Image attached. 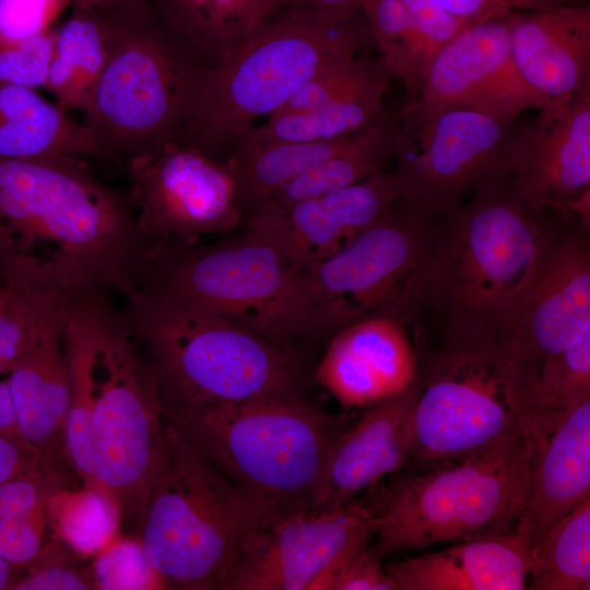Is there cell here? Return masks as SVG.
Returning a JSON list of instances; mask_svg holds the SVG:
<instances>
[{"label": "cell", "instance_id": "4fadbf2b", "mask_svg": "<svg viewBox=\"0 0 590 590\" xmlns=\"http://www.w3.org/2000/svg\"><path fill=\"white\" fill-rule=\"evenodd\" d=\"M393 174L400 196L444 217L484 182L507 174L517 119L410 101L397 113Z\"/></svg>", "mask_w": 590, "mask_h": 590}, {"label": "cell", "instance_id": "836d02e7", "mask_svg": "<svg viewBox=\"0 0 590 590\" xmlns=\"http://www.w3.org/2000/svg\"><path fill=\"white\" fill-rule=\"evenodd\" d=\"M527 589H590V497L530 550Z\"/></svg>", "mask_w": 590, "mask_h": 590}, {"label": "cell", "instance_id": "d4e9b609", "mask_svg": "<svg viewBox=\"0 0 590 590\" xmlns=\"http://www.w3.org/2000/svg\"><path fill=\"white\" fill-rule=\"evenodd\" d=\"M529 568L530 551L516 532L385 565L398 590H523Z\"/></svg>", "mask_w": 590, "mask_h": 590}, {"label": "cell", "instance_id": "bcb514c9", "mask_svg": "<svg viewBox=\"0 0 590 590\" xmlns=\"http://www.w3.org/2000/svg\"><path fill=\"white\" fill-rule=\"evenodd\" d=\"M465 25L479 23L510 12L507 0H435Z\"/></svg>", "mask_w": 590, "mask_h": 590}, {"label": "cell", "instance_id": "d590c367", "mask_svg": "<svg viewBox=\"0 0 590 590\" xmlns=\"http://www.w3.org/2000/svg\"><path fill=\"white\" fill-rule=\"evenodd\" d=\"M393 79L380 56L369 50L343 57L324 64L271 116L322 106L375 85L390 84Z\"/></svg>", "mask_w": 590, "mask_h": 590}, {"label": "cell", "instance_id": "ac0fdd59", "mask_svg": "<svg viewBox=\"0 0 590 590\" xmlns=\"http://www.w3.org/2000/svg\"><path fill=\"white\" fill-rule=\"evenodd\" d=\"M508 13L462 28L432 61L420 102L507 119L547 104L526 84L514 63Z\"/></svg>", "mask_w": 590, "mask_h": 590}, {"label": "cell", "instance_id": "83f0119b", "mask_svg": "<svg viewBox=\"0 0 590 590\" xmlns=\"http://www.w3.org/2000/svg\"><path fill=\"white\" fill-rule=\"evenodd\" d=\"M153 17L210 64L279 9L281 0H151Z\"/></svg>", "mask_w": 590, "mask_h": 590}, {"label": "cell", "instance_id": "e575fe53", "mask_svg": "<svg viewBox=\"0 0 590 590\" xmlns=\"http://www.w3.org/2000/svg\"><path fill=\"white\" fill-rule=\"evenodd\" d=\"M363 12L380 58L410 101H420L429 62L409 11L400 0H364Z\"/></svg>", "mask_w": 590, "mask_h": 590}, {"label": "cell", "instance_id": "74e56055", "mask_svg": "<svg viewBox=\"0 0 590 590\" xmlns=\"http://www.w3.org/2000/svg\"><path fill=\"white\" fill-rule=\"evenodd\" d=\"M56 40V27L22 39L0 37V82L36 90L45 87Z\"/></svg>", "mask_w": 590, "mask_h": 590}, {"label": "cell", "instance_id": "816d5d0a", "mask_svg": "<svg viewBox=\"0 0 590 590\" xmlns=\"http://www.w3.org/2000/svg\"><path fill=\"white\" fill-rule=\"evenodd\" d=\"M14 567L0 556V590L11 589L17 578L14 575Z\"/></svg>", "mask_w": 590, "mask_h": 590}, {"label": "cell", "instance_id": "7402d4cb", "mask_svg": "<svg viewBox=\"0 0 590 590\" xmlns=\"http://www.w3.org/2000/svg\"><path fill=\"white\" fill-rule=\"evenodd\" d=\"M63 300L46 312L31 351L8 373L19 434L42 468L60 475L71 385L63 339Z\"/></svg>", "mask_w": 590, "mask_h": 590}, {"label": "cell", "instance_id": "f35d334b", "mask_svg": "<svg viewBox=\"0 0 590 590\" xmlns=\"http://www.w3.org/2000/svg\"><path fill=\"white\" fill-rule=\"evenodd\" d=\"M76 556L63 543L51 539L27 566V574L17 577L13 590H86L94 589L90 568L83 569Z\"/></svg>", "mask_w": 590, "mask_h": 590}, {"label": "cell", "instance_id": "9c48e42d", "mask_svg": "<svg viewBox=\"0 0 590 590\" xmlns=\"http://www.w3.org/2000/svg\"><path fill=\"white\" fill-rule=\"evenodd\" d=\"M135 291L205 308L286 347L311 337L307 268L247 228L149 256Z\"/></svg>", "mask_w": 590, "mask_h": 590}, {"label": "cell", "instance_id": "9a60e30c", "mask_svg": "<svg viewBox=\"0 0 590 590\" xmlns=\"http://www.w3.org/2000/svg\"><path fill=\"white\" fill-rule=\"evenodd\" d=\"M590 333L589 229L547 213L518 307L498 342L533 389L542 364Z\"/></svg>", "mask_w": 590, "mask_h": 590}, {"label": "cell", "instance_id": "ee69618b", "mask_svg": "<svg viewBox=\"0 0 590 590\" xmlns=\"http://www.w3.org/2000/svg\"><path fill=\"white\" fill-rule=\"evenodd\" d=\"M413 19L423 39L429 66L437 54L465 25L435 0H400Z\"/></svg>", "mask_w": 590, "mask_h": 590}, {"label": "cell", "instance_id": "484cf974", "mask_svg": "<svg viewBox=\"0 0 590 590\" xmlns=\"http://www.w3.org/2000/svg\"><path fill=\"white\" fill-rule=\"evenodd\" d=\"M47 155L105 160L83 122L67 109L47 102L36 90L0 82V156Z\"/></svg>", "mask_w": 590, "mask_h": 590}, {"label": "cell", "instance_id": "8d00e7d4", "mask_svg": "<svg viewBox=\"0 0 590 590\" xmlns=\"http://www.w3.org/2000/svg\"><path fill=\"white\" fill-rule=\"evenodd\" d=\"M90 574L94 589H169L148 557L139 534L138 538L117 535L94 556Z\"/></svg>", "mask_w": 590, "mask_h": 590}, {"label": "cell", "instance_id": "30bf717a", "mask_svg": "<svg viewBox=\"0 0 590 590\" xmlns=\"http://www.w3.org/2000/svg\"><path fill=\"white\" fill-rule=\"evenodd\" d=\"M154 17L115 13L109 51L83 125L106 161L126 164L173 142L206 67Z\"/></svg>", "mask_w": 590, "mask_h": 590}, {"label": "cell", "instance_id": "7a4b0ae2", "mask_svg": "<svg viewBox=\"0 0 590 590\" xmlns=\"http://www.w3.org/2000/svg\"><path fill=\"white\" fill-rule=\"evenodd\" d=\"M206 66L173 142L216 160L261 116L281 108L324 64L375 46L365 14L283 7Z\"/></svg>", "mask_w": 590, "mask_h": 590}, {"label": "cell", "instance_id": "603a6c76", "mask_svg": "<svg viewBox=\"0 0 590 590\" xmlns=\"http://www.w3.org/2000/svg\"><path fill=\"white\" fill-rule=\"evenodd\" d=\"M529 445L528 488L515 532L530 551L590 497V400Z\"/></svg>", "mask_w": 590, "mask_h": 590}, {"label": "cell", "instance_id": "8992f818", "mask_svg": "<svg viewBox=\"0 0 590 590\" xmlns=\"http://www.w3.org/2000/svg\"><path fill=\"white\" fill-rule=\"evenodd\" d=\"M125 299L121 311L163 402L193 405L303 394L305 370L295 349L189 303L140 291Z\"/></svg>", "mask_w": 590, "mask_h": 590}, {"label": "cell", "instance_id": "d6a6232c", "mask_svg": "<svg viewBox=\"0 0 590 590\" xmlns=\"http://www.w3.org/2000/svg\"><path fill=\"white\" fill-rule=\"evenodd\" d=\"M46 515L52 538L80 558L94 557L122 523L118 503L96 483H83L80 489L58 487L48 497Z\"/></svg>", "mask_w": 590, "mask_h": 590}, {"label": "cell", "instance_id": "f1b7e54d", "mask_svg": "<svg viewBox=\"0 0 590 590\" xmlns=\"http://www.w3.org/2000/svg\"><path fill=\"white\" fill-rule=\"evenodd\" d=\"M353 134L327 141L274 142L234 149L225 164L243 223L246 225L263 213L281 188L334 155Z\"/></svg>", "mask_w": 590, "mask_h": 590}, {"label": "cell", "instance_id": "1f68e13d", "mask_svg": "<svg viewBox=\"0 0 590 590\" xmlns=\"http://www.w3.org/2000/svg\"><path fill=\"white\" fill-rule=\"evenodd\" d=\"M396 123V113H391L384 120L353 134L350 142L334 155L281 188L263 213L340 191L386 172L392 162Z\"/></svg>", "mask_w": 590, "mask_h": 590}, {"label": "cell", "instance_id": "52a82bcc", "mask_svg": "<svg viewBox=\"0 0 590 590\" xmlns=\"http://www.w3.org/2000/svg\"><path fill=\"white\" fill-rule=\"evenodd\" d=\"M417 394L404 468L422 472L461 461L524 428L532 382L495 339L446 333L417 361Z\"/></svg>", "mask_w": 590, "mask_h": 590}, {"label": "cell", "instance_id": "6da1fadb", "mask_svg": "<svg viewBox=\"0 0 590 590\" xmlns=\"http://www.w3.org/2000/svg\"><path fill=\"white\" fill-rule=\"evenodd\" d=\"M148 249L128 194L80 157L0 156L2 282L44 295L137 287Z\"/></svg>", "mask_w": 590, "mask_h": 590}, {"label": "cell", "instance_id": "db71d44e", "mask_svg": "<svg viewBox=\"0 0 590 590\" xmlns=\"http://www.w3.org/2000/svg\"><path fill=\"white\" fill-rule=\"evenodd\" d=\"M2 282L1 273H0V283Z\"/></svg>", "mask_w": 590, "mask_h": 590}, {"label": "cell", "instance_id": "e0dca14e", "mask_svg": "<svg viewBox=\"0 0 590 590\" xmlns=\"http://www.w3.org/2000/svg\"><path fill=\"white\" fill-rule=\"evenodd\" d=\"M506 166L529 206L569 220L573 203L590 189V91L551 101L534 119L516 122Z\"/></svg>", "mask_w": 590, "mask_h": 590}, {"label": "cell", "instance_id": "681fc988", "mask_svg": "<svg viewBox=\"0 0 590 590\" xmlns=\"http://www.w3.org/2000/svg\"><path fill=\"white\" fill-rule=\"evenodd\" d=\"M0 434L23 440L19 434L7 380H0Z\"/></svg>", "mask_w": 590, "mask_h": 590}, {"label": "cell", "instance_id": "7dc6e473", "mask_svg": "<svg viewBox=\"0 0 590 590\" xmlns=\"http://www.w3.org/2000/svg\"><path fill=\"white\" fill-rule=\"evenodd\" d=\"M76 9L102 10L140 19H152L151 0H72Z\"/></svg>", "mask_w": 590, "mask_h": 590}, {"label": "cell", "instance_id": "44dd1931", "mask_svg": "<svg viewBox=\"0 0 590 590\" xmlns=\"http://www.w3.org/2000/svg\"><path fill=\"white\" fill-rule=\"evenodd\" d=\"M415 381L402 394L370 405L334 441L327 456L314 511L340 508L408 459Z\"/></svg>", "mask_w": 590, "mask_h": 590}, {"label": "cell", "instance_id": "f5cc1de1", "mask_svg": "<svg viewBox=\"0 0 590 590\" xmlns=\"http://www.w3.org/2000/svg\"><path fill=\"white\" fill-rule=\"evenodd\" d=\"M5 374L4 367L2 363L0 362V375Z\"/></svg>", "mask_w": 590, "mask_h": 590}, {"label": "cell", "instance_id": "2e32d148", "mask_svg": "<svg viewBox=\"0 0 590 590\" xmlns=\"http://www.w3.org/2000/svg\"><path fill=\"white\" fill-rule=\"evenodd\" d=\"M376 531L371 509L357 499L284 517L243 556L225 590H312L327 573L368 546Z\"/></svg>", "mask_w": 590, "mask_h": 590}, {"label": "cell", "instance_id": "f907efd6", "mask_svg": "<svg viewBox=\"0 0 590 590\" xmlns=\"http://www.w3.org/2000/svg\"><path fill=\"white\" fill-rule=\"evenodd\" d=\"M510 11H540L586 3L585 0H507Z\"/></svg>", "mask_w": 590, "mask_h": 590}, {"label": "cell", "instance_id": "4dcf8cb0", "mask_svg": "<svg viewBox=\"0 0 590 590\" xmlns=\"http://www.w3.org/2000/svg\"><path fill=\"white\" fill-rule=\"evenodd\" d=\"M388 88L389 84H379L311 109L271 116L261 126L244 132L234 149L274 142L327 141L356 133L389 116L384 106Z\"/></svg>", "mask_w": 590, "mask_h": 590}, {"label": "cell", "instance_id": "7c38bea8", "mask_svg": "<svg viewBox=\"0 0 590 590\" xmlns=\"http://www.w3.org/2000/svg\"><path fill=\"white\" fill-rule=\"evenodd\" d=\"M439 217L398 197L339 253L307 267L311 335L369 318L406 326L425 307V278Z\"/></svg>", "mask_w": 590, "mask_h": 590}, {"label": "cell", "instance_id": "8fae6325", "mask_svg": "<svg viewBox=\"0 0 590 590\" xmlns=\"http://www.w3.org/2000/svg\"><path fill=\"white\" fill-rule=\"evenodd\" d=\"M166 420L155 375L123 314L103 296L98 308L95 404L91 423L96 484L139 530L163 455Z\"/></svg>", "mask_w": 590, "mask_h": 590}, {"label": "cell", "instance_id": "f546056e", "mask_svg": "<svg viewBox=\"0 0 590 590\" xmlns=\"http://www.w3.org/2000/svg\"><path fill=\"white\" fill-rule=\"evenodd\" d=\"M74 9L56 27L45 88L62 108L84 113L107 60L116 12Z\"/></svg>", "mask_w": 590, "mask_h": 590}, {"label": "cell", "instance_id": "5bb4252c", "mask_svg": "<svg viewBox=\"0 0 590 590\" xmlns=\"http://www.w3.org/2000/svg\"><path fill=\"white\" fill-rule=\"evenodd\" d=\"M125 165L146 258L203 237L228 235L244 224L225 162L168 142Z\"/></svg>", "mask_w": 590, "mask_h": 590}, {"label": "cell", "instance_id": "3957f363", "mask_svg": "<svg viewBox=\"0 0 590 590\" xmlns=\"http://www.w3.org/2000/svg\"><path fill=\"white\" fill-rule=\"evenodd\" d=\"M546 216L519 197L505 174L440 217L425 306L435 310L445 333L500 339L529 280Z\"/></svg>", "mask_w": 590, "mask_h": 590}, {"label": "cell", "instance_id": "d6986e66", "mask_svg": "<svg viewBox=\"0 0 590 590\" xmlns=\"http://www.w3.org/2000/svg\"><path fill=\"white\" fill-rule=\"evenodd\" d=\"M398 197L397 177L386 170L340 191L269 210L246 228L307 268L349 247Z\"/></svg>", "mask_w": 590, "mask_h": 590}, {"label": "cell", "instance_id": "ab89813d", "mask_svg": "<svg viewBox=\"0 0 590 590\" xmlns=\"http://www.w3.org/2000/svg\"><path fill=\"white\" fill-rule=\"evenodd\" d=\"M46 507L27 517H0V556L15 569L27 567L48 543Z\"/></svg>", "mask_w": 590, "mask_h": 590}, {"label": "cell", "instance_id": "7bdbcfd3", "mask_svg": "<svg viewBox=\"0 0 590 590\" xmlns=\"http://www.w3.org/2000/svg\"><path fill=\"white\" fill-rule=\"evenodd\" d=\"M72 0H0V37L22 39L52 27Z\"/></svg>", "mask_w": 590, "mask_h": 590}, {"label": "cell", "instance_id": "5b68a950", "mask_svg": "<svg viewBox=\"0 0 590 590\" xmlns=\"http://www.w3.org/2000/svg\"><path fill=\"white\" fill-rule=\"evenodd\" d=\"M165 420L225 477L284 517L314 511L330 448L354 422L303 394H270L235 402L174 404Z\"/></svg>", "mask_w": 590, "mask_h": 590}, {"label": "cell", "instance_id": "ffe728a7", "mask_svg": "<svg viewBox=\"0 0 590 590\" xmlns=\"http://www.w3.org/2000/svg\"><path fill=\"white\" fill-rule=\"evenodd\" d=\"M417 354L405 326L369 318L330 337L314 380L343 408L370 406L409 390L415 381Z\"/></svg>", "mask_w": 590, "mask_h": 590}, {"label": "cell", "instance_id": "c3c4849f", "mask_svg": "<svg viewBox=\"0 0 590 590\" xmlns=\"http://www.w3.org/2000/svg\"><path fill=\"white\" fill-rule=\"evenodd\" d=\"M364 0H281V8L297 7L335 16H356L363 14Z\"/></svg>", "mask_w": 590, "mask_h": 590}, {"label": "cell", "instance_id": "ba28073f", "mask_svg": "<svg viewBox=\"0 0 590 590\" xmlns=\"http://www.w3.org/2000/svg\"><path fill=\"white\" fill-rule=\"evenodd\" d=\"M524 429L461 461L399 473L369 507L377 526L370 552L405 550L515 532L529 480Z\"/></svg>", "mask_w": 590, "mask_h": 590}, {"label": "cell", "instance_id": "60d3db41", "mask_svg": "<svg viewBox=\"0 0 590 590\" xmlns=\"http://www.w3.org/2000/svg\"><path fill=\"white\" fill-rule=\"evenodd\" d=\"M381 562L368 545L321 577L312 590H398Z\"/></svg>", "mask_w": 590, "mask_h": 590}, {"label": "cell", "instance_id": "f6af8a7d", "mask_svg": "<svg viewBox=\"0 0 590 590\" xmlns=\"http://www.w3.org/2000/svg\"><path fill=\"white\" fill-rule=\"evenodd\" d=\"M35 469L44 470L35 452L23 440L0 434V484Z\"/></svg>", "mask_w": 590, "mask_h": 590}, {"label": "cell", "instance_id": "4316f807", "mask_svg": "<svg viewBox=\"0 0 590 590\" xmlns=\"http://www.w3.org/2000/svg\"><path fill=\"white\" fill-rule=\"evenodd\" d=\"M107 293L84 291L64 296L63 339L71 396L64 430V452L83 483H95L91 423L95 404V357L98 308Z\"/></svg>", "mask_w": 590, "mask_h": 590}, {"label": "cell", "instance_id": "b9f144b4", "mask_svg": "<svg viewBox=\"0 0 590 590\" xmlns=\"http://www.w3.org/2000/svg\"><path fill=\"white\" fill-rule=\"evenodd\" d=\"M64 479L35 469L0 484V517H27L44 509Z\"/></svg>", "mask_w": 590, "mask_h": 590}, {"label": "cell", "instance_id": "cb8c5ba5", "mask_svg": "<svg viewBox=\"0 0 590 590\" xmlns=\"http://www.w3.org/2000/svg\"><path fill=\"white\" fill-rule=\"evenodd\" d=\"M514 63L546 102L590 91V5L508 13Z\"/></svg>", "mask_w": 590, "mask_h": 590}, {"label": "cell", "instance_id": "277c9868", "mask_svg": "<svg viewBox=\"0 0 590 590\" xmlns=\"http://www.w3.org/2000/svg\"><path fill=\"white\" fill-rule=\"evenodd\" d=\"M282 518L225 477L166 421L138 533L169 589L225 590L243 556Z\"/></svg>", "mask_w": 590, "mask_h": 590}]
</instances>
